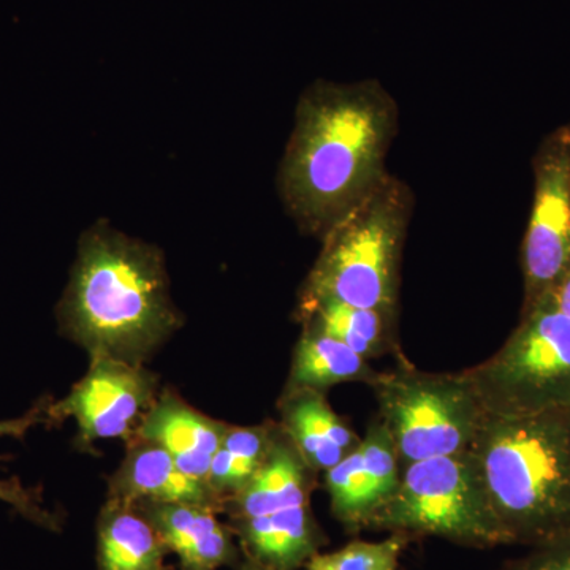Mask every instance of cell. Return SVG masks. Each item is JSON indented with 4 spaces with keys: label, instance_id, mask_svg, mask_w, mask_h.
Returning a JSON list of instances; mask_svg holds the SVG:
<instances>
[{
    "label": "cell",
    "instance_id": "obj_1",
    "mask_svg": "<svg viewBox=\"0 0 570 570\" xmlns=\"http://www.w3.org/2000/svg\"><path fill=\"white\" fill-rule=\"evenodd\" d=\"M400 110L377 80L316 81L295 110L277 189L302 234L324 239L390 175Z\"/></svg>",
    "mask_w": 570,
    "mask_h": 570
},
{
    "label": "cell",
    "instance_id": "obj_2",
    "mask_svg": "<svg viewBox=\"0 0 570 570\" xmlns=\"http://www.w3.org/2000/svg\"><path fill=\"white\" fill-rule=\"evenodd\" d=\"M58 321L89 355L142 365L183 322L164 254L104 220L94 224L78 242Z\"/></svg>",
    "mask_w": 570,
    "mask_h": 570
},
{
    "label": "cell",
    "instance_id": "obj_3",
    "mask_svg": "<svg viewBox=\"0 0 570 570\" xmlns=\"http://www.w3.org/2000/svg\"><path fill=\"white\" fill-rule=\"evenodd\" d=\"M469 450L508 546L570 538V411L485 414Z\"/></svg>",
    "mask_w": 570,
    "mask_h": 570
},
{
    "label": "cell",
    "instance_id": "obj_4",
    "mask_svg": "<svg viewBox=\"0 0 570 570\" xmlns=\"http://www.w3.org/2000/svg\"><path fill=\"white\" fill-rule=\"evenodd\" d=\"M412 212L411 187L389 175L322 239L321 255L303 283L298 305L335 299L397 313Z\"/></svg>",
    "mask_w": 570,
    "mask_h": 570
},
{
    "label": "cell",
    "instance_id": "obj_5",
    "mask_svg": "<svg viewBox=\"0 0 570 570\" xmlns=\"http://www.w3.org/2000/svg\"><path fill=\"white\" fill-rule=\"evenodd\" d=\"M370 530L434 535L471 549L508 546L471 450L401 468L395 497Z\"/></svg>",
    "mask_w": 570,
    "mask_h": 570
},
{
    "label": "cell",
    "instance_id": "obj_6",
    "mask_svg": "<svg viewBox=\"0 0 570 570\" xmlns=\"http://www.w3.org/2000/svg\"><path fill=\"white\" fill-rule=\"evenodd\" d=\"M370 387L401 468L466 452L485 419L466 371L423 373L401 358L395 370L377 373Z\"/></svg>",
    "mask_w": 570,
    "mask_h": 570
},
{
    "label": "cell",
    "instance_id": "obj_7",
    "mask_svg": "<svg viewBox=\"0 0 570 570\" xmlns=\"http://www.w3.org/2000/svg\"><path fill=\"white\" fill-rule=\"evenodd\" d=\"M464 371L487 415L570 411V317L535 307L497 354Z\"/></svg>",
    "mask_w": 570,
    "mask_h": 570
},
{
    "label": "cell",
    "instance_id": "obj_8",
    "mask_svg": "<svg viewBox=\"0 0 570 570\" xmlns=\"http://www.w3.org/2000/svg\"><path fill=\"white\" fill-rule=\"evenodd\" d=\"M534 197L521 245L523 306L538 307L570 268V126L551 130L532 157Z\"/></svg>",
    "mask_w": 570,
    "mask_h": 570
},
{
    "label": "cell",
    "instance_id": "obj_9",
    "mask_svg": "<svg viewBox=\"0 0 570 570\" xmlns=\"http://www.w3.org/2000/svg\"><path fill=\"white\" fill-rule=\"evenodd\" d=\"M157 396V376L145 366L110 356H91L88 373L69 395L58 403L51 401L48 420L51 426L73 419L81 445H91L99 439L132 441Z\"/></svg>",
    "mask_w": 570,
    "mask_h": 570
},
{
    "label": "cell",
    "instance_id": "obj_10",
    "mask_svg": "<svg viewBox=\"0 0 570 570\" xmlns=\"http://www.w3.org/2000/svg\"><path fill=\"white\" fill-rule=\"evenodd\" d=\"M401 464L393 439L381 419L367 426L358 448L325 472V490L333 517L351 534L370 530L395 497Z\"/></svg>",
    "mask_w": 570,
    "mask_h": 570
},
{
    "label": "cell",
    "instance_id": "obj_11",
    "mask_svg": "<svg viewBox=\"0 0 570 570\" xmlns=\"http://www.w3.org/2000/svg\"><path fill=\"white\" fill-rule=\"evenodd\" d=\"M146 520L156 528L181 570L235 568L242 549L228 524L217 519V510L195 504L135 502Z\"/></svg>",
    "mask_w": 570,
    "mask_h": 570
},
{
    "label": "cell",
    "instance_id": "obj_12",
    "mask_svg": "<svg viewBox=\"0 0 570 570\" xmlns=\"http://www.w3.org/2000/svg\"><path fill=\"white\" fill-rule=\"evenodd\" d=\"M126 459L112 474L108 498L159 504H195L224 512V499L208 483L190 478L153 442L132 439Z\"/></svg>",
    "mask_w": 570,
    "mask_h": 570
},
{
    "label": "cell",
    "instance_id": "obj_13",
    "mask_svg": "<svg viewBox=\"0 0 570 570\" xmlns=\"http://www.w3.org/2000/svg\"><path fill=\"white\" fill-rule=\"evenodd\" d=\"M227 426L189 406L178 393L165 390L134 439L159 445L187 475L208 483L209 468Z\"/></svg>",
    "mask_w": 570,
    "mask_h": 570
},
{
    "label": "cell",
    "instance_id": "obj_14",
    "mask_svg": "<svg viewBox=\"0 0 570 570\" xmlns=\"http://www.w3.org/2000/svg\"><path fill=\"white\" fill-rule=\"evenodd\" d=\"M277 411L281 430L316 474L335 468L362 442L346 420L330 406L325 393L284 390Z\"/></svg>",
    "mask_w": 570,
    "mask_h": 570
},
{
    "label": "cell",
    "instance_id": "obj_15",
    "mask_svg": "<svg viewBox=\"0 0 570 570\" xmlns=\"http://www.w3.org/2000/svg\"><path fill=\"white\" fill-rule=\"evenodd\" d=\"M314 489L316 472L307 466L279 426L264 466L258 469L245 489L224 502L223 513L232 523L265 515L277 509L309 504Z\"/></svg>",
    "mask_w": 570,
    "mask_h": 570
},
{
    "label": "cell",
    "instance_id": "obj_16",
    "mask_svg": "<svg viewBox=\"0 0 570 570\" xmlns=\"http://www.w3.org/2000/svg\"><path fill=\"white\" fill-rule=\"evenodd\" d=\"M170 550L156 528L130 502L108 498L97 520L99 570H174Z\"/></svg>",
    "mask_w": 570,
    "mask_h": 570
},
{
    "label": "cell",
    "instance_id": "obj_17",
    "mask_svg": "<svg viewBox=\"0 0 570 570\" xmlns=\"http://www.w3.org/2000/svg\"><path fill=\"white\" fill-rule=\"evenodd\" d=\"M296 318L346 344L367 362L387 354L403 356L397 346V313L321 299L298 305Z\"/></svg>",
    "mask_w": 570,
    "mask_h": 570
},
{
    "label": "cell",
    "instance_id": "obj_18",
    "mask_svg": "<svg viewBox=\"0 0 570 570\" xmlns=\"http://www.w3.org/2000/svg\"><path fill=\"white\" fill-rule=\"evenodd\" d=\"M377 371L346 344L316 326L303 325L292 356L291 373L284 390H314L326 393L348 382L371 384Z\"/></svg>",
    "mask_w": 570,
    "mask_h": 570
},
{
    "label": "cell",
    "instance_id": "obj_19",
    "mask_svg": "<svg viewBox=\"0 0 570 570\" xmlns=\"http://www.w3.org/2000/svg\"><path fill=\"white\" fill-rule=\"evenodd\" d=\"M277 431L279 425L269 420L254 426H227L208 475V485L224 502L245 489L264 466Z\"/></svg>",
    "mask_w": 570,
    "mask_h": 570
},
{
    "label": "cell",
    "instance_id": "obj_20",
    "mask_svg": "<svg viewBox=\"0 0 570 570\" xmlns=\"http://www.w3.org/2000/svg\"><path fill=\"white\" fill-rule=\"evenodd\" d=\"M50 403V397H41L39 403L31 407V411L26 412L22 417L0 420V438L22 439L33 426L41 425V423L50 425V420H48ZM0 501L7 502L21 517L37 527L51 532L62 531V517L58 512L45 508L41 490L32 489V487L28 489L18 478L0 480Z\"/></svg>",
    "mask_w": 570,
    "mask_h": 570
},
{
    "label": "cell",
    "instance_id": "obj_21",
    "mask_svg": "<svg viewBox=\"0 0 570 570\" xmlns=\"http://www.w3.org/2000/svg\"><path fill=\"white\" fill-rule=\"evenodd\" d=\"M407 535L392 532L381 542L352 540L343 549L332 553L314 554L306 562L307 570H396L401 553L406 549Z\"/></svg>",
    "mask_w": 570,
    "mask_h": 570
},
{
    "label": "cell",
    "instance_id": "obj_22",
    "mask_svg": "<svg viewBox=\"0 0 570 570\" xmlns=\"http://www.w3.org/2000/svg\"><path fill=\"white\" fill-rule=\"evenodd\" d=\"M499 570H570V538L531 547L527 554L504 562Z\"/></svg>",
    "mask_w": 570,
    "mask_h": 570
},
{
    "label": "cell",
    "instance_id": "obj_23",
    "mask_svg": "<svg viewBox=\"0 0 570 570\" xmlns=\"http://www.w3.org/2000/svg\"><path fill=\"white\" fill-rule=\"evenodd\" d=\"M539 306L551 307V309L560 311V313L570 317V268L562 277L561 283L551 291V294Z\"/></svg>",
    "mask_w": 570,
    "mask_h": 570
},
{
    "label": "cell",
    "instance_id": "obj_24",
    "mask_svg": "<svg viewBox=\"0 0 570 570\" xmlns=\"http://www.w3.org/2000/svg\"><path fill=\"white\" fill-rule=\"evenodd\" d=\"M236 570H276L272 568H266V566L261 564V562L254 561L253 558L246 557L243 554L242 561L236 566Z\"/></svg>",
    "mask_w": 570,
    "mask_h": 570
}]
</instances>
